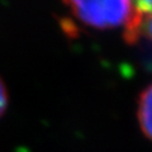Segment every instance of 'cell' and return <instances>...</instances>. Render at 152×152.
<instances>
[{"label": "cell", "mask_w": 152, "mask_h": 152, "mask_svg": "<svg viewBox=\"0 0 152 152\" xmlns=\"http://www.w3.org/2000/svg\"><path fill=\"white\" fill-rule=\"evenodd\" d=\"M142 37H145L152 42V13L147 14L143 18H141L138 27H137V29H136L134 43L137 41H140Z\"/></svg>", "instance_id": "4"}, {"label": "cell", "mask_w": 152, "mask_h": 152, "mask_svg": "<svg viewBox=\"0 0 152 152\" xmlns=\"http://www.w3.org/2000/svg\"><path fill=\"white\" fill-rule=\"evenodd\" d=\"M132 4V17L124 27L123 37L127 42L134 43V34L138 27L141 18L152 13V0H131Z\"/></svg>", "instance_id": "3"}, {"label": "cell", "mask_w": 152, "mask_h": 152, "mask_svg": "<svg viewBox=\"0 0 152 152\" xmlns=\"http://www.w3.org/2000/svg\"><path fill=\"white\" fill-rule=\"evenodd\" d=\"M137 118L143 134L152 141V83L140 94Z\"/></svg>", "instance_id": "2"}, {"label": "cell", "mask_w": 152, "mask_h": 152, "mask_svg": "<svg viewBox=\"0 0 152 152\" xmlns=\"http://www.w3.org/2000/svg\"><path fill=\"white\" fill-rule=\"evenodd\" d=\"M8 90L4 85L3 80L0 79V117L4 114V112L7 110V107H8Z\"/></svg>", "instance_id": "5"}, {"label": "cell", "mask_w": 152, "mask_h": 152, "mask_svg": "<svg viewBox=\"0 0 152 152\" xmlns=\"http://www.w3.org/2000/svg\"><path fill=\"white\" fill-rule=\"evenodd\" d=\"M71 13L95 29L127 26L132 17L131 0H62Z\"/></svg>", "instance_id": "1"}]
</instances>
